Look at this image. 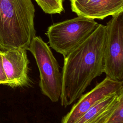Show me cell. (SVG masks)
<instances>
[{
  "mask_svg": "<svg viewBox=\"0 0 123 123\" xmlns=\"http://www.w3.org/2000/svg\"><path fill=\"white\" fill-rule=\"evenodd\" d=\"M106 26L98 24L90 35L64 57L61 105L72 104L83 95L92 80L103 73Z\"/></svg>",
  "mask_w": 123,
  "mask_h": 123,
  "instance_id": "6da1fadb",
  "label": "cell"
},
{
  "mask_svg": "<svg viewBox=\"0 0 123 123\" xmlns=\"http://www.w3.org/2000/svg\"><path fill=\"white\" fill-rule=\"evenodd\" d=\"M31 0H0V49L27 50L36 36Z\"/></svg>",
  "mask_w": 123,
  "mask_h": 123,
  "instance_id": "7a4b0ae2",
  "label": "cell"
},
{
  "mask_svg": "<svg viewBox=\"0 0 123 123\" xmlns=\"http://www.w3.org/2000/svg\"><path fill=\"white\" fill-rule=\"evenodd\" d=\"M98 24L94 19L78 16L51 25L46 35L49 46L65 57L85 40Z\"/></svg>",
  "mask_w": 123,
  "mask_h": 123,
  "instance_id": "3957f363",
  "label": "cell"
},
{
  "mask_svg": "<svg viewBox=\"0 0 123 123\" xmlns=\"http://www.w3.org/2000/svg\"><path fill=\"white\" fill-rule=\"evenodd\" d=\"M33 55L40 74L39 86L41 92L52 102L60 98L62 74L58 63L49 47L39 36H35L27 49Z\"/></svg>",
  "mask_w": 123,
  "mask_h": 123,
  "instance_id": "277c9868",
  "label": "cell"
},
{
  "mask_svg": "<svg viewBox=\"0 0 123 123\" xmlns=\"http://www.w3.org/2000/svg\"><path fill=\"white\" fill-rule=\"evenodd\" d=\"M105 26L103 73L111 80L123 81V11L112 15Z\"/></svg>",
  "mask_w": 123,
  "mask_h": 123,
  "instance_id": "5b68a950",
  "label": "cell"
},
{
  "mask_svg": "<svg viewBox=\"0 0 123 123\" xmlns=\"http://www.w3.org/2000/svg\"><path fill=\"white\" fill-rule=\"evenodd\" d=\"M123 91V81H117L106 78L95 87L84 95L65 115L62 123H75L86 111L107 97Z\"/></svg>",
  "mask_w": 123,
  "mask_h": 123,
  "instance_id": "8992f818",
  "label": "cell"
},
{
  "mask_svg": "<svg viewBox=\"0 0 123 123\" xmlns=\"http://www.w3.org/2000/svg\"><path fill=\"white\" fill-rule=\"evenodd\" d=\"M26 49H11L2 51V61L7 86L11 87L24 86L29 82V60Z\"/></svg>",
  "mask_w": 123,
  "mask_h": 123,
  "instance_id": "52a82bcc",
  "label": "cell"
},
{
  "mask_svg": "<svg viewBox=\"0 0 123 123\" xmlns=\"http://www.w3.org/2000/svg\"><path fill=\"white\" fill-rule=\"evenodd\" d=\"M71 8L79 16L103 20L123 11V0H80L71 2Z\"/></svg>",
  "mask_w": 123,
  "mask_h": 123,
  "instance_id": "ba28073f",
  "label": "cell"
},
{
  "mask_svg": "<svg viewBox=\"0 0 123 123\" xmlns=\"http://www.w3.org/2000/svg\"><path fill=\"white\" fill-rule=\"evenodd\" d=\"M46 13L61 14L64 11L62 0H35Z\"/></svg>",
  "mask_w": 123,
  "mask_h": 123,
  "instance_id": "9c48e42d",
  "label": "cell"
},
{
  "mask_svg": "<svg viewBox=\"0 0 123 123\" xmlns=\"http://www.w3.org/2000/svg\"><path fill=\"white\" fill-rule=\"evenodd\" d=\"M106 123H123V98L120 100Z\"/></svg>",
  "mask_w": 123,
  "mask_h": 123,
  "instance_id": "30bf717a",
  "label": "cell"
},
{
  "mask_svg": "<svg viewBox=\"0 0 123 123\" xmlns=\"http://www.w3.org/2000/svg\"><path fill=\"white\" fill-rule=\"evenodd\" d=\"M2 50H0V82L2 84L7 85L8 81L5 76L2 65Z\"/></svg>",
  "mask_w": 123,
  "mask_h": 123,
  "instance_id": "8fae6325",
  "label": "cell"
},
{
  "mask_svg": "<svg viewBox=\"0 0 123 123\" xmlns=\"http://www.w3.org/2000/svg\"><path fill=\"white\" fill-rule=\"evenodd\" d=\"M70 1V3L71 2H74V1H78V0H69Z\"/></svg>",
  "mask_w": 123,
  "mask_h": 123,
  "instance_id": "7c38bea8",
  "label": "cell"
},
{
  "mask_svg": "<svg viewBox=\"0 0 123 123\" xmlns=\"http://www.w3.org/2000/svg\"><path fill=\"white\" fill-rule=\"evenodd\" d=\"M0 84H1V83L0 82Z\"/></svg>",
  "mask_w": 123,
  "mask_h": 123,
  "instance_id": "4fadbf2b",
  "label": "cell"
}]
</instances>
